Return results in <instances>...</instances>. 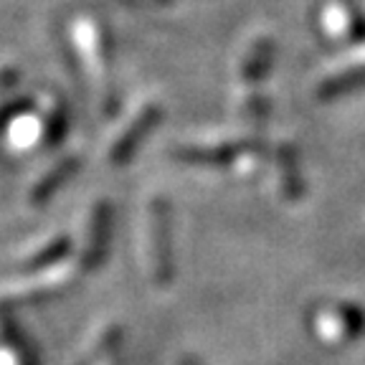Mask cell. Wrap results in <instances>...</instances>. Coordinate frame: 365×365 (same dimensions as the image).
Segmentation results:
<instances>
[{"label":"cell","instance_id":"cell-2","mask_svg":"<svg viewBox=\"0 0 365 365\" xmlns=\"http://www.w3.org/2000/svg\"><path fill=\"white\" fill-rule=\"evenodd\" d=\"M365 86V66L350 68V71H342V74L327 79L325 84L319 86V97L322 99H335L342 94H350V91H358Z\"/></svg>","mask_w":365,"mask_h":365},{"label":"cell","instance_id":"cell-1","mask_svg":"<svg viewBox=\"0 0 365 365\" xmlns=\"http://www.w3.org/2000/svg\"><path fill=\"white\" fill-rule=\"evenodd\" d=\"M279 173H282V185L284 193L292 200H299L304 195V182L302 173H299V163H297V153L289 145H282L279 150Z\"/></svg>","mask_w":365,"mask_h":365},{"label":"cell","instance_id":"cell-3","mask_svg":"<svg viewBox=\"0 0 365 365\" xmlns=\"http://www.w3.org/2000/svg\"><path fill=\"white\" fill-rule=\"evenodd\" d=\"M272 56H274V43L269 38L259 41L257 48L251 51L249 56V63L244 66V76L249 81H257L262 79L264 74L269 71V66H272Z\"/></svg>","mask_w":365,"mask_h":365},{"label":"cell","instance_id":"cell-4","mask_svg":"<svg viewBox=\"0 0 365 365\" xmlns=\"http://www.w3.org/2000/svg\"><path fill=\"white\" fill-rule=\"evenodd\" d=\"M340 317H342V322H345V327H348V332L353 337H358L365 332V312L360 307H355V304H342Z\"/></svg>","mask_w":365,"mask_h":365}]
</instances>
